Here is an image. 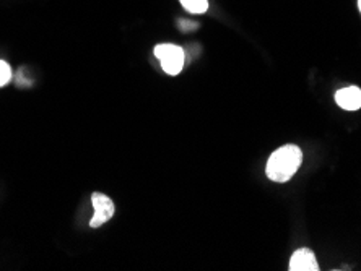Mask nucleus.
Masks as SVG:
<instances>
[{
  "label": "nucleus",
  "mask_w": 361,
  "mask_h": 271,
  "mask_svg": "<svg viewBox=\"0 0 361 271\" xmlns=\"http://www.w3.org/2000/svg\"><path fill=\"white\" fill-rule=\"evenodd\" d=\"M92 203L94 208V215L92 221H90V226L92 227L103 226L104 222H108L114 216V203L108 195L94 192L92 195Z\"/></svg>",
  "instance_id": "3"
},
{
  "label": "nucleus",
  "mask_w": 361,
  "mask_h": 271,
  "mask_svg": "<svg viewBox=\"0 0 361 271\" xmlns=\"http://www.w3.org/2000/svg\"><path fill=\"white\" fill-rule=\"evenodd\" d=\"M12 80V67L5 61H0V87H5Z\"/></svg>",
  "instance_id": "7"
},
{
  "label": "nucleus",
  "mask_w": 361,
  "mask_h": 271,
  "mask_svg": "<svg viewBox=\"0 0 361 271\" xmlns=\"http://www.w3.org/2000/svg\"><path fill=\"white\" fill-rule=\"evenodd\" d=\"M358 10H360V13H361V0H358Z\"/></svg>",
  "instance_id": "9"
},
{
  "label": "nucleus",
  "mask_w": 361,
  "mask_h": 271,
  "mask_svg": "<svg viewBox=\"0 0 361 271\" xmlns=\"http://www.w3.org/2000/svg\"><path fill=\"white\" fill-rule=\"evenodd\" d=\"M183 7L190 13H205L209 10V0H179Z\"/></svg>",
  "instance_id": "6"
},
{
  "label": "nucleus",
  "mask_w": 361,
  "mask_h": 271,
  "mask_svg": "<svg viewBox=\"0 0 361 271\" xmlns=\"http://www.w3.org/2000/svg\"><path fill=\"white\" fill-rule=\"evenodd\" d=\"M336 103L343 111H358L361 108V89L358 87H347L336 93Z\"/></svg>",
  "instance_id": "5"
},
{
  "label": "nucleus",
  "mask_w": 361,
  "mask_h": 271,
  "mask_svg": "<svg viewBox=\"0 0 361 271\" xmlns=\"http://www.w3.org/2000/svg\"><path fill=\"white\" fill-rule=\"evenodd\" d=\"M155 56L160 58L161 68L168 75H178L184 68V51L183 47L174 44H158Z\"/></svg>",
  "instance_id": "2"
},
{
  "label": "nucleus",
  "mask_w": 361,
  "mask_h": 271,
  "mask_svg": "<svg viewBox=\"0 0 361 271\" xmlns=\"http://www.w3.org/2000/svg\"><path fill=\"white\" fill-rule=\"evenodd\" d=\"M197 23H189L188 20H180V23H179V28H183V30H194V28H197Z\"/></svg>",
  "instance_id": "8"
},
{
  "label": "nucleus",
  "mask_w": 361,
  "mask_h": 271,
  "mask_svg": "<svg viewBox=\"0 0 361 271\" xmlns=\"http://www.w3.org/2000/svg\"><path fill=\"white\" fill-rule=\"evenodd\" d=\"M290 271H317L316 255L310 248H298L290 258Z\"/></svg>",
  "instance_id": "4"
},
{
  "label": "nucleus",
  "mask_w": 361,
  "mask_h": 271,
  "mask_svg": "<svg viewBox=\"0 0 361 271\" xmlns=\"http://www.w3.org/2000/svg\"><path fill=\"white\" fill-rule=\"evenodd\" d=\"M302 163V151L296 145H285L272 153L269 158L265 174L274 182H288L298 172Z\"/></svg>",
  "instance_id": "1"
}]
</instances>
